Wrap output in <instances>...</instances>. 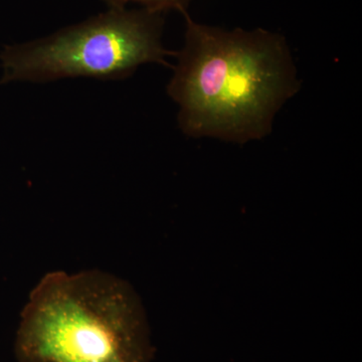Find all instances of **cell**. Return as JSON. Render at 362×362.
Returning a JSON list of instances; mask_svg holds the SVG:
<instances>
[{"mask_svg":"<svg viewBox=\"0 0 362 362\" xmlns=\"http://www.w3.org/2000/svg\"><path fill=\"white\" fill-rule=\"evenodd\" d=\"M164 13L110 8L47 39L6 47L1 84L71 77L123 78L145 64L169 66L162 45Z\"/></svg>","mask_w":362,"mask_h":362,"instance_id":"cell-3","label":"cell"},{"mask_svg":"<svg viewBox=\"0 0 362 362\" xmlns=\"http://www.w3.org/2000/svg\"><path fill=\"white\" fill-rule=\"evenodd\" d=\"M192 0H105L110 8H125L128 4H138L141 8L156 13H166L169 11H177L185 14Z\"/></svg>","mask_w":362,"mask_h":362,"instance_id":"cell-4","label":"cell"},{"mask_svg":"<svg viewBox=\"0 0 362 362\" xmlns=\"http://www.w3.org/2000/svg\"><path fill=\"white\" fill-rule=\"evenodd\" d=\"M183 16L185 45L168 86L180 130L240 144L270 135L276 116L301 88L284 35L228 30Z\"/></svg>","mask_w":362,"mask_h":362,"instance_id":"cell-1","label":"cell"},{"mask_svg":"<svg viewBox=\"0 0 362 362\" xmlns=\"http://www.w3.org/2000/svg\"><path fill=\"white\" fill-rule=\"evenodd\" d=\"M18 362H149L144 315L123 280L100 270L44 276L21 314Z\"/></svg>","mask_w":362,"mask_h":362,"instance_id":"cell-2","label":"cell"}]
</instances>
